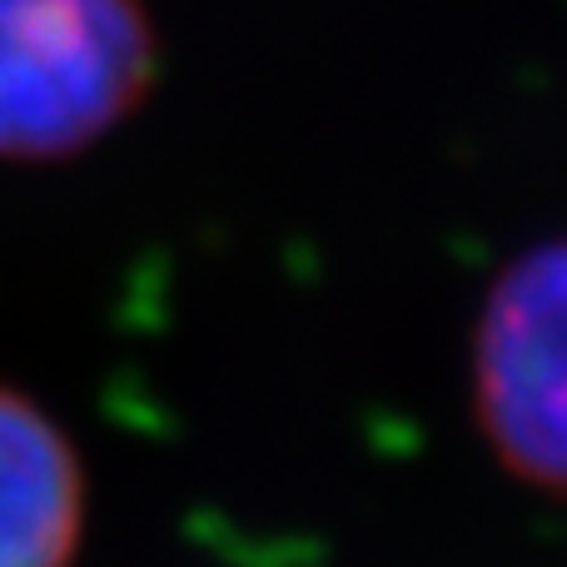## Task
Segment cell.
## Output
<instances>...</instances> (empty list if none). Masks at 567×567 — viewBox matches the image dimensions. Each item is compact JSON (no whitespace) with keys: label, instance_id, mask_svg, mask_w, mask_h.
<instances>
[{"label":"cell","instance_id":"6da1fadb","mask_svg":"<svg viewBox=\"0 0 567 567\" xmlns=\"http://www.w3.org/2000/svg\"><path fill=\"white\" fill-rule=\"evenodd\" d=\"M150 80L155 30L140 0H0V159L95 145Z\"/></svg>","mask_w":567,"mask_h":567},{"label":"cell","instance_id":"7a4b0ae2","mask_svg":"<svg viewBox=\"0 0 567 567\" xmlns=\"http://www.w3.org/2000/svg\"><path fill=\"white\" fill-rule=\"evenodd\" d=\"M473 419L513 478L567 498V239L493 279L473 333Z\"/></svg>","mask_w":567,"mask_h":567},{"label":"cell","instance_id":"3957f363","mask_svg":"<svg viewBox=\"0 0 567 567\" xmlns=\"http://www.w3.org/2000/svg\"><path fill=\"white\" fill-rule=\"evenodd\" d=\"M85 533V468L40 403L0 383V567H70Z\"/></svg>","mask_w":567,"mask_h":567}]
</instances>
